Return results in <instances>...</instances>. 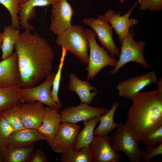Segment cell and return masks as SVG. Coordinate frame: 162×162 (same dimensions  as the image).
Here are the masks:
<instances>
[{
    "mask_svg": "<svg viewBox=\"0 0 162 162\" xmlns=\"http://www.w3.org/2000/svg\"><path fill=\"white\" fill-rule=\"evenodd\" d=\"M15 131L8 122L0 114V152L6 148L10 136Z\"/></svg>",
    "mask_w": 162,
    "mask_h": 162,
    "instance_id": "31",
    "label": "cell"
},
{
    "mask_svg": "<svg viewBox=\"0 0 162 162\" xmlns=\"http://www.w3.org/2000/svg\"><path fill=\"white\" fill-rule=\"evenodd\" d=\"M19 84L8 88L0 87V114L7 109L21 103L18 93Z\"/></svg>",
    "mask_w": 162,
    "mask_h": 162,
    "instance_id": "24",
    "label": "cell"
},
{
    "mask_svg": "<svg viewBox=\"0 0 162 162\" xmlns=\"http://www.w3.org/2000/svg\"><path fill=\"white\" fill-rule=\"evenodd\" d=\"M100 116L83 121L84 127L78 134L74 148L75 150H78L81 148L89 146L93 139L94 128L99 121Z\"/></svg>",
    "mask_w": 162,
    "mask_h": 162,
    "instance_id": "23",
    "label": "cell"
},
{
    "mask_svg": "<svg viewBox=\"0 0 162 162\" xmlns=\"http://www.w3.org/2000/svg\"><path fill=\"white\" fill-rule=\"evenodd\" d=\"M21 81L17 55L14 51L0 62V87L21 84Z\"/></svg>",
    "mask_w": 162,
    "mask_h": 162,
    "instance_id": "15",
    "label": "cell"
},
{
    "mask_svg": "<svg viewBox=\"0 0 162 162\" xmlns=\"http://www.w3.org/2000/svg\"><path fill=\"white\" fill-rule=\"evenodd\" d=\"M47 160L46 154L40 149H37L34 153H33L30 159V162H47Z\"/></svg>",
    "mask_w": 162,
    "mask_h": 162,
    "instance_id": "34",
    "label": "cell"
},
{
    "mask_svg": "<svg viewBox=\"0 0 162 162\" xmlns=\"http://www.w3.org/2000/svg\"><path fill=\"white\" fill-rule=\"evenodd\" d=\"M139 9L142 11H160L162 9V0H137Z\"/></svg>",
    "mask_w": 162,
    "mask_h": 162,
    "instance_id": "32",
    "label": "cell"
},
{
    "mask_svg": "<svg viewBox=\"0 0 162 162\" xmlns=\"http://www.w3.org/2000/svg\"><path fill=\"white\" fill-rule=\"evenodd\" d=\"M74 14L73 8L67 0H58L52 5L50 15V30L57 36L72 26Z\"/></svg>",
    "mask_w": 162,
    "mask_h": 162,
    "instance_id": "9",
    "label": "cell"
},
{
    "mask_svg": "<svg viewBox=\"0 0 162 162\" xmlns=\"http://www.w3.org/2000/svg\"><path fill=\"white\" fill-rule=\"evenodd\" d=\"M21 0H0V3L7 9L10 15L11 25L14 28L20 29L19 14L21 10L20 4Z\"/></svg>",
    "mask_w": 162,
    "mask_h": 162,
    "instance_id": "28",
    "label": "cell"
},
{
    "mask_svg": "<svg viewBox=\"0 0 162 162\" xmlns=\"http://www.w3.org/2000/svg\"><path fill=\"white\" fill-rule=\"evenodd\" d=\"M50 73L46 76L45 81L39 85L29 88H20L18 93L22 103H33L39 102L49 108L60 111L61 104L55 102L51 96V87L56 75Z\"/></svg>",
    "mask_w": 162,
    "mask_h": 162,
    "instance_id": "6",
    "label": "cell"
},
{
    "mask_svg": "<svg viewBox=\"0 0 162 162\" xmlns=\"http://www.w3.org/2000/svg\"><path fill=\"white\" fill-rule=\"evenodd\" d=\"M137 4L136 1L128 12L122 16L120 15L121 13H118L111 9L108 10L104 15L106 20L118 36L120 45L128 34L130 28L138 23L137 19L130 18L131 13Z\"/></svg>",
    "mask_w": 162,
    "mask_h": 162,
    "instance_id": "13",
    "label": "cell"
},
{
    "mask_svg": "<svg viewBox=\"0 0 162 162\" xmlns=\"http://www.w3.org/2000/svg\"><path fill=\"white\" fill-rule=\"evenodd\" d=\"M19 104L9 107L0 114L8 122L15 131L26 128L21 119Z\"/></svg>",
    "mask_w": 162,
    "mask_h": 162,
    "instance_id": "27",
    "label": "cell"
},
{
    "mask_svg": "<svg viewBox=\"0 0 162 162\" xmlns=\"http://www.w3.org/2000/svg\"><path fill=\"white\" fill-rule=\"evenodd\" d=\"M58 0H28L20 4L21 10L19 14L20 26L25 30L35 31L34 27L28 23V20L35 15L36 7L46 6L52 5Z\"/></svg>",
    "mask_w": 162,
    "mask_h": 162,
    "instance_id": "20",
    "label": "cell"
},
{
    "mask_svg": "<svg viewBox=\"0 0 162 162\" xmlns=\"http://www.w3.org/2000/svg\"><path fill=\"white\" fill-rule=\"evenodd\" d=\"M68 89L77 94L81 103L90 104L98 94L97 89L88 81H83L78 78L74 73L69 75Z\"/></svg>",
    "mask_w": 162,
    "mask_h": 162,
    "instance_id": "18",
    "label": "cell"
},
{
    "mask_svg": "<svg viewBox=\"0 0 162 162\" xmlns=\"http://www.w3.org/2000/svg\"><path fill=\"white\" fill-rule=\"evenodd\" d=\"M30 31L20 33L14 45L23 88L35 86L51 73L54 56L47 40Z\"/></svg>",
    "mask_w": 162,
    "mask_h": 162,
    "instance_id": "1",
    "label": "cell"
},
{
    "mask_svg": "<svg viewBox=\"0 0 162 162\" xmlns=\"http://www.w3.org/2000/svg\"><path fill=\"white\" fill-rule=\"evenodd\" d=\"M56 43L57 45L64 48L77 57L81 63L87 65L89 42L85 30L82 26L72 25L57 36Z\"/></svg>",
    "mask_w": 162,
    "mask_h": 162,
    "instance_id": "3",
    "label": "cell"
},
{
    "mask_svg": "<svg viewBox=\"0 0 162 162\" xmlns=\"http://www.w3.org/2000/svg\"><path fill=\"white\" fill-rule=\"evenodd\" d=\"M85 32L89 45V54L87 66V80H92L102 69L108 66L115 67L117 61L108 53V51L104 47H101L96 40V34L92 29L87 28Z\"/></svg>",
    "mask_w": 162,
    "mask_h": 162,
    "instance_id": "5",
    "label": "cell"
},
{
    "mask_svg": "<svg viewBox=\"0 0 162 162\" xmlns=\"http://www.w3.org/2000/svg\"><path fill=\"white\" fill-rule=\"evenodd\" d=\"M82 21L94 31L98 40L106 48L111 57H119L120 51L113 40L112 28L106 20L104 15L98 14L96 18H85Z\"/></svg>",
    "mask_w": 162,
    "mask_h": 162,
    "instance_id": "8",
    "label": "cell"
},
{
    "mask_svg": "<svg viewBox=\"0 0 162 162\" xmlns=\"http://www.w3.org/2000/svg\"><path fill=\"white\" fill-rule=\"evenodd\" d=\"M21 0L22 2L23 3V2H26L28 0Z\"/></svg>",
    "mask_w": 162,
    "mask_h": 162,
    "instance_id": "37",
    "label": "cell"
},
{
    "mask_svg": "<svg viewBox=\"0 0 162 162\" xmlns=\"http://www.w3.org/2000/svg\"><path fill=\"white\" fill-rule=\"evenodd\" d=\"M124 124H118L115 132L111 136L110 145L116 153L124 152L130 162H141V156L144 151L140 149L138 142L125 130Z\"/></svg>",
    "mask_w": 162,
    "mask_h": 162,
    "instance_id": "7",
    "label": "cell"
},
{
    "mask_svg": "<svg viewBox=\"0 0 162 162\" xmlns=\"http://www.w3.org/2000/svg\"><path fill=\"white\" fill-rule=\"evenodd\" d=\"M141 156V162H149L154 157L162 154V144L154 148L146 149Z\"/></svg>",
    "mask_w": 162,
    "mask_h": 162,
    "instance_id": "33",
    "label": "cell"
},
{
    "mask_svg": "<svg viewBox=\"0 0 162 162\" xmlns=\"http://www.w3.org/2000/svg\"><path fill=\"white\" fill-rule=\"evenodd\" d=\"M2 33H0V50L1 49L2 43Z\"/></svg>",
    "mask_w": 162,
    "mask_h": 162,
    "instance_id": "35",
    "label": "cell"
},
{
    "mask_svg": "<svg viewBox=\"0 0 162 162\" xmlns=\"http://www.w3.org/2000/svg\"><path fill=\"white\" fill-rule=\"evenodd\" d=\"M21 117L26 128L37 130L42 124L45 112L44 105L36 101L19 104Z\"/></svg>",
    "mask_w": 162,
    "mask_h": 162,
    "instance_id": "16",
    "label": "cell"
},
{
    "mask_svg": "<svg viewBox=\"0 0 162 162\" xmlns=\"http://www.w3.org/2000/svg\"><path fill=\"white\" fill-rule=\"evenodd\" d=\"M156 89L134 94L128 111L125 130L138 142L147 133L162 125V79H158Z\"/></svg>",
    "mask_w": 162,
    "mask_h": 162,
    "instance_id": "2",
    "label": "cell"
},
{
    "mask_svg": "<svg viewBox=\"0 0 162 162\" xmlns=\"http://www.w3.org/2000/svg\"><path fill=\"white\" fill-rule=\"evenodd\" d=\"M3 162L2 157V152H0V162Z\"/></svg>",
    "mask_w": 162,
    "mask_h": 162,
    "instance_id": "36",
    "label": "cell"
},
{
    "mask_svg": "<svg viewBox=\"0 0 162 162\" xmlns=\"http://www.w3.org/2000/svg\"><path fill=\"white\" fill-rule=\"evenodd\" d=\"M47 140L46 137L37 130L25 128L15 131L11 134L7 147H24L34 144L39 141Z\"/></svg>",
    "mask_w": 162,
    "mask_h": 162,
    "instance_id": "19",
    "label": "cell"
},
{
    "mask_svg": "<svg viewBox=\"0 0 162 162\" xmlns=\"http://www.w3.org/2000/svg\"><path fill=\"white\" fill-rule=\"evenodd\" d=\"M34 144L20 148L7 147L2 152L4 162H30L34 148Z\"/></svg>",
    "mask_w": 162,
    "mask_h": 162,
    "instance_id": "22",
    "label": "cell"
},
{
    "mask_svg": "<svg viewBox=\"0 0 162 162\" xmlns=\"http://www.w3.org/2000/svg\"><path fill=\"white\" fill-rule=\"evenodd\" d=\"M141 140L146 146V149L154 148L162 144V125L147 133Z\"/></svg>",
    "mask_w": 162,
    "mask_h": 162,
    "instance_id": "29",
    "label": "cell"
},
{
    "mask_svg": "<svg viewBox=\"0 0 162 162\" xmlns=\"http://www.w3.org/2000/svg\"><path fill=\"white\" fill-rule=\"evenodd\" d=\"M80 128L76 124L62 122L50 146L52 151L62 154L74 148Z\"/></svg>",
    "mask_w": 162,
    "mask_h": 162,
    "instance_id": "10",
    "label": "cell"
},
{
    "mask_svg": "<svg viewBox=\"0 0 162 162\" xmlns=\"http://www.w3.org/2000/svg\"><path fill=\"white\" fill-rule=\"evenodd\" d=\"M158 79L154 70L132 77L119 83L116 86L118 95L131 99L133 96L147 86L156 84Z\"/></svg>",
    "mask_w": 162,
    "mask_h": 162,
    "instance_id": "12",
    "label": "cell"
},
{
    "mask_svg": "<svg viewBox=\"0 0 162 162\" xmlns=\"http://www.w3.org/2000/svg\"><path fill=\"white\" fill-rule=\"evenodd\" d=\"M109 110L105 107L92 106L89 104L81 103L76 106L66 107L60 111L62 122L76 124L100 116L107 112Z\"/></svg>",
    "mask_w": 162,
    "mask_h": 162,
    "instance_id": "11",
    "label": "cell"
},
{
    "mask_svg": "<svg viewBox=\"0 0 162 162\" xmlns=\"http://www.w3.org/2000/svg\"><path fill=\"white\" fill-rule=\"evenodd\" d=\"M111 136H94L89 145L94 162H118L122 156L121 154L115 152L110 142Z\"/></svg>",
    "mask_w": 162,
    "mask_h": 162,
    "instance_id": "14",
    "label": "cell"
},
{
    "mask_svg": "<svg viewBox=\"0 0 162 162\" xmlns=\"http://www.w3.org/2000/svg\"><path fill=\"white\" fill-rule=\"evenodd\" d=\"M119 105L118 102H114L110 109L100 116V123L98 127L94 130V136H108L111 131L118 126V124L116 123L114 121V117L115 112Z\"/></svg>",
    "mask_w": 162,
    "mask_h": 162,
    "instance_id": "21",
    "label": "cell"
},
{
    "mask_svg": "<svg viewBox=\"0 0 162 162\" xmlns=\"http://www.w3.org/2000/svg\"><path fill=\"white\" fill-rule=\"evenodd\" d=\"M134 31L130 29L128 34L123 39L119 49V59L114 68L109 71L110 75L117 74L122 67L131 62H136L145 69L152 67L146 60L144 56L146 42L142 41H135L134 39Z\"/></svg>",
    "mask_w": 162,
    "mask_h": 162,
    "instance_id": "4",
    "label": "cell"
},
{
    "mask_svg": "<svg viewBox=\"0 0 162 162\" xmlns=\"http://www.w3.org/2000/svg\"><path fill=\"white\" fill-rule=\"evenodd\" d=\"M62 53L60 58L58 68L53 80L52 89L51 90V96L54 101L57 104H61V103L58 97L62 70L64 64L65 57L66 54V50L64 48H62Z\"/></svg>",
    "mask_w": 162,
    "mask_h": 162,
    "instance_id": "30",
    "label": "cell"
},
{
    "mask_svg": "<svg viewBox=\"0 0 162 162\" xmlns=\"http://www.w3.org/2000/svg\"><path fill=\"white\" fill-rule=\"evenodd\" d=\"M55 160L62 162H94L89 146L77 151L71 148Z\"/></svg>",
    "mask_w": 162,
    "mask_h": 162,
    "instance_id": "26",
    "label": "cell"
},
{
    "mask_svg": "<svg viewBox=\"0 0 162 162\" xmlns=\"http://www.w3.org/2000/svg\"><path fill=\"white\" fill-rule=\"evenodd\" d=\"M2 33L1 59H3L8 57L13 52L15 43L20 33L19 29L14 28L11 24L5 26Z\"/></svg>",
    "mask_w": 162,
    "mask_h": 162,
    "instance_id": "25",
    "label": "cell"
},
{
    "mask_svg": "<svg viewBox=\"0 0 162 162\" xmlns=\"http://www.w3.org/2000/svg\"><path fill=\"white\" fill-rule=\"evenodd\" d=\"M61 122V115L56 110L45 107L42 124L37 130L46 137L47 145L50 147Z\"/></svg>",
    "mask_w": 162,
    "mask_h": 162,
    "instance_id": "17",
    "label": "cell"
}]
</instances>
